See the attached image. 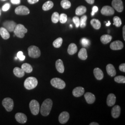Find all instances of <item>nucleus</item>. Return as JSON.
Instances as JSON below:
<instances>
[{
    "label": "nucleus",
    "mask_w": 125,
    "mask_h": 125,
    "mask_svg": "<svg viewBox=\"0 0 125 125\" xmlns=\"http://www.w3.org/2000/svg\"><path fill=\"white\" fill-rule=\"evenodd\" d=\"M52 101L51 99H47L42 103L40 108L41 114L44 116H48L52 107Z\"/></svg>",
    "instance_id": "obj_1"
},
{
    "label": "nucleus",
    "mask_w": 125,
    "mask_h": 125,
    "mask_svg": "<svg viewBox=\"0 0 125 125\" xmlns=\"http://www.w3.org/2000/svg\"><path fill=\"white\" fill-rule=\"evenodd\" d=\"M38 82L37 79L34 77H29L25 80L24 85L26 89L31 90L36 88L38 85Z\"/></svg>",
    "instance_id": "obj_2"
},
{
    "label": "nucleus",
    "mask_w": 125,
    "mask_h": 125,
    "mask_svg": "<svg viewBox=\"0 0 125 125\" xmlns=\"http://www.w3.org/2000/svg\"><path fill=\"white\" fill-rule=\"evenodd\" d=\"M13 31L15 36L20 38H23L25 36V34L27 32V29L24 26L20 24L16 25Z\"/></svg>",
    "instance_id": "obj_3"
},
{
    "label": "nucleus",
    "mask_w": 125,
    "mask_h": 125,
    "mask_svg": "<svg viewBox=\"0 0 125 125\" xmlns=\"http://www.w3.org/2000/svg\"><path fill=\"white\" fill-rule=\"evenodd\" d=\"M28 55L32 58H38L40 56L41 52L40 50L37 46L31 45L28 48Z\"/></svg>",
    "instance_id": "obj_4"
},
{
    "label": "nucleus",
    "mask_w": 125,
    "mask_h": 125,
    "mask_svg": "<svg viewBox=\"0 0 125 125\" xmlns=\"http://www.w3.org/2000/svg\"><path fill=\"white\" fill-rule=\"evenodd\" d=\"M51 84L54 88L58 89H63L65 87V83L63 81L59 78H53L51 80Z\"/></svg>",
    "instance_id": "obj_5"
},
{
    "label": "nucleus",
    "mask_w": 125,
    "mask_h": 125,
    "mask_svg": "<svg viewBox=\"0 0 125 125\" xmlns=\"http://www.w3.org/2000/svg\"><path fill=\"white\" fill-rule=\"evenodd\" d=\"M29 107L31 114L34 115H38L40 110V104L35 100H32L29 103Z\"/></svg>",
    "instance_id": "obj_6"
},
{
    "label": "nucleus",
    "mask_w": 125,
    "mask_h": 125,
    "mask_svg": "<svg viewBox=\"0 0 125 125\" xmlns=\"http://www.w3.org/2000/svg\"><path fill=\"white\" fill-rule=\"evenodd\" d=\"M2 104L8 112H11L13 109L14 103L12 99L9 97L5 98L3 100Z\"/></svg>",
    "instance_id": "obj_7"
},
{
    "label": "nucleus",
    "mask_w": 125,
    "mask_h": 125,
    "mask_svg": "<svg viewBox=\"0 0 125 125\" xmlns=\"http://www.w3.org/2000/svg\"><path fill=\"white\" fill-rule=\"evenodd\" d=\"M16 14L20 15H26L30 13V10L25 6H20L15 9Z\"/></svg>",
    "instance_id": "obj_8"
},
{
    "label": "nucleus",
    "mask_w": 125,
    "mask_h": 125,
    "mask_svg": "<svg viewBox=\"0 0 125 125\" xmlns=\"http://www.w3.org/2000/svg\"><path fill=\"white\" fill-rule=\"evenodd\" d=\"M112 7L118 12H121L124 9L123 2L121 0H113Z\"/></svg>",
    "instance_id": "obj_9"
},
{
    "label": "nucleus",
    "mask_w": 125,
    "mask_h": 125,
    "mask_svg": "<svg viewBox=\"0 0 125 125\" xmlns=\"http://www.w3.org/2000/svg\"><path fill=\"white\" fill-rule=\"evenodd\" d=\"M101 13L105 16H110L112 15L115 13V10L110 6H104L101 9Z\"/></svg>",
    "instance_id": "obj_10"
},
{
    "label": "nucleus",
    "mask_w": 125,
    "mask_h": 125,
    "mask_svg": "<svg viewBox=\"0 0 125 125\" xmlns=\"http://www.w3.org/2000/svg\"><path fill=\"white\" fill-rule=\"evenodd\" d=\"M17 24L12 21H6L3 24V26L8 31H13Z\"/></svg>",
    "instance_id": "obj_11"
},
{
    "label": "nucleus",
    "mask_w": 125,
    "mask_h": 125,
    "mask_svg": "<svg viewBox=\"0 0 125 125\" xmlns=\"http://www.w3.org/2000/svg\"><path fill=\"white\" fill-rule=\"evenodd\" d=\"M124 45L121 41L116 40L113 42L110 45V47L112 50H120L123 48Z\"/></svg>",
    "instance_id": "obj_12"
},
{
    "label": "nucleus",
    "mask_w": 125,
    "mask_h": 125,
    "mask_svg": "<svg viewBox=\"0 0 125 125\" xmlns=\"http://www.w3.org/2000/svg\"><path fill=\"white\" fill-rule=\"evenodd\" d=\"M70 118V115L67 112L64 111L62 112L60 114L59 117H58V120L60 123L61 124H65L69 120Z\"/></svg>",
    "instance_id": "obj_13"
},
{
    "label": "nucleus",
    "mask_w": 125,
    "mask_h": 125,
    "mask_svg": "<svg viewBox=\"0 0 125 125\" xmlns=\"http://www.w3.org/2000/svg\"><path fill=\"white\" fill-rule=\"evenodd\" d=\"M15 118L16 121L20 123L24 124L27 121V117L26 115L22 113H17L15 115Z\"/></svg>",
    "instance_id": "obj_14"
},
{
    "label": "nucleus",
    "mask_w": 125,
    "mask_h": 125,
    "mask_svg": "<svg viewBox=\"0 0 125 125\" xmlns=\"http://www.w3.org/2000/svg\"><path fill=\"white\" fill-rule=\"evenodd\" d=\"M84 91L85 90L82 87H77L73 90L72 94L75 97H79L83 94Z\"/></svg>",
    "instance_id": "obj_15"
},
{
    "label": "nucleus",
    "mask_w": 125,
    "mask_h": 125,
    "mask_svg": "<svg viewBox=\"0 0 125 125\" xmlns=\"http://www.w3.org/2000/svg\"><path fill=\"white\" fill-rule=\"evenodd\" d=\"M116 102V96L114 94H109L107 99V104L109 107L114 106Z\"/></svg>",
    "instance_id": "obj_16"
},
{
    "label": "nucleus",
    "mask_w": 125,
    "mask_h": 125,
    "mask_svg": "<svg viewBox=\"0 0 125 125\" xmlns=\"http://www.w3.org/2000/svg\"><path fill=\"white\" fill-rule=\"evenodd\" d=\"M84 98L87 102L89 104H93L95 101V97L94 94L90 92H87L84 94Z\"/></svg>",
    "instance_id": "obj_17"
},
{
    "label": "nucleus",
    "mask_w": 125,
    "mask_h": 125,
    "mask_svg": "<svg viewBox=\"0 0 125 125\" xmlns=\"http://www.w3.org/2000/svg\"><path fill=\"white\" fill-rule=\"evenodd\" d=\"M94 76L96 79L98 80H102L104 77V74L103 71L99 68H95L93 71Z\"/></svg>",
    "instance_id": "obj_18"
},
{
    "label": "nucleus",
    "mask_w": 125,
    "mask_h": 125,
    "mask_svg": "<svg viewBox=\"0 0 125 125\" xmlns=\"http://www.w3.org/2000/svg\"><path fill=\"white\" fill-rule=\"evenodd\" d=\"M121 114V107L119 105L115 106L112 108L111 115L114 118H118Z\"/></svg>",
    "instance_id": "obj_19"
},
{
    "label": "nucleus",
    "mask_w": 125,
    "mask_h": 125,
    "mask_svg": "<svg viewBox=\"0 0 125 125\" xmlns=\"http://www.w3.org/2000/svg\"><path fill=\"white\" fill-rule=\"evenodd\" d=\"M106 71L107 74L111 76H114L116 75V72L115 69L112 64L109 63L107 64L106 66Z\"/></svg>",
    "instance_id": "obj_20"
},
{
    "label": "nucleus",
    "mask_w": 125,
    "mask_h": 125,
    "mask_svg": "<svg viewBox=\"0 0 125 125\" xmlns=\"http://www.w3.org/2000/svg\"><path fill=\"white\" fill-rule=\"evenodd\" d=\"M56 68L59 73H62L64 71V67L62 60L58 59L56 62Z\"/></svg>",
    "instance_id": "obj_21"
},
{
    "label": "nucleus",
    "mask_w": 125,
    "mask_h": 125,
    "mask_svg": "<svg viewBox=\"0 0 125 125\" xmlns=\"http://www.w3.org/2000/svg\"><path fill=\"white\" fill-rule=\"evenodd\" d=\"M0 35L4 40H8L10 38L9 31L4 27L0 28Z\"/></svg>",
    "instance_id": "obj_22"
},
{
    "label": "nucleus",
    "mask_w": 125,
    "mask_h": 125,
    "mask_svg": "<svg viewBox=\"0 0 125 125\" xmlns=\"http://www.w3.org/2000/svg\"><path fill=\"white\" fill-rule=\"evenodd\" d=\"M68 53L70 55H73L77 52V47L74 43H72L69 45L67 50Z\"/></svg>",
    "instance_id": "obj_23"
},
{
    "label": "nucleus",
    "mask_w": 125,
    "mask_h": 125,
    "mask_svg": "<svg viewBox=\"0 0 125 125\" xmlns=\"http://www.w3.org/2000/svg\"><path fill=\"white\" fill-rule=\"evenodd\" d=\"M78 56L79 58L83 60H85L87 58V52L85 48H82V49H81L78 54Z\"/></svg>",
    "instance_id": "obj_24"
},
{
    "label": "nucleus",
    "mask_w": 125,
    "mask_h": 125,
    "mask_svg": "<svg viewBox=\"0 0 125 125\" xmlns=\"http://www.w3.org/2000/svg\"><path fill=\"white\" fill-rule=\"evenodd\" d=\"M13 74L18 77H22L25 75V72L21 68L19 67H15L13 70Z\"/></svg>",
    "instance_id": "obj_25"
},
{
    "label": "nucleus",
    "mask_w": 125,
    "mask_h": 125,
    "mask_svg": "<svg viewBox=\"0 0 125 125\" xmlns=\"http://www.w3.org/2000/svg\"><path fill=\"white\" fill-rule=\"evenodd\" d=\"M112 39V37L108 34L103 35L100 38V40L103 44H107L109 43Z\"/></svg>",
    "instance_id": "obj_26"
},
{
    "label": "nucleus",
    "mask_w": 125,
    "mask_h": 125,
    "mask_svg": "<svg viewBox=\"0 0 125 125\" xmlns=\"http://www.w3.org/2000/svg\"><path fill=\"white\" fill-rule=\"evenodd\" d=\"M90 23L94 29L98 30L101 27V23L97 19H93L90 21Z\"/></svg>",
    "instance_id": "obj_27"
},
{
    "label": "nucleus",
    "mask_w": 125,
    "mask_h": 125,
    "mask_svg": "<svg viewBox=\"0 0 125 125\" xmlns=\"http://www.w3.org/2000/svg\"><path fill=\"white\" fill-rule=\"evenodd\" d=\"M87 9L85 6H80L76 10V14L77 15H82L86 12Z\"/></svg>",
    "instance_id": "obj_28"
},
{
    "label": "nucleus",
    "mask_w": 125,
    "mask_h": 125,
    "mask_svg": "<svg viewBox=\"0 0 125 125\" xmlns=\"http://www.w3.org/2000/svg\"><path fill=\"white\" fill-rule=\"evenodd\" d=\"M21 69L25 72L31 73L33 69L31 65L27 63H24L21 65Z\"/></svg>",
    "instance_id": "obj_29"
},
{
    "label": "nucleus",
    "mask_w": 125,
    "mask_h": 125,
    "mask_svg": "<svg viewBox=\"0 0 125 125\" xmlns=\"http://www.w3.org/2000/svg\"><path fill=\"white\" fill-rule=\"evenodd\" d=\"M54 4L52 1L49 0L45 2L42 6V9L44 11H48L52 9L53 7Z\"/></svg>",
    "instance_id": "obj_30"
},
{
    "label": "nucleus",
    "mask_w": 125,
    "mask_h": 125,
    "mask_svg": "<svg viewBox=\"0 0 125 125\" xmlns=\"http://www.w3.org/2000/svg\"><path fill=\"white\" fill-rule=\"evenodd\" d=\"M62 38H58L53 42V45L55 48H59L62 45Z\"/></svg>",
    "instance_id": "obj_31"
},
{
    "label": "nucleus",
    "mask_w": 125,
    "mask_h": 125,
    "mask_svg": "<svg viewBox=\"0 0 125 125\" xmlns=\"http://www.w3.org/2000/svg\"><path fill=\"white\" fill-rule=\"evenodd\" d=\"M61 5L64 9H68L71 7V3L68 0H62L61 2Z\"/></svg>",
    "instance_id": "obj_32"
},
{
    "label": "nucleus",
    "mask_w": 125,
    "mask_h": 125,
    "mask_svg": "<svg viewBox=\"0 0 125 125\" xmlns=\"http://www.w3.org/2000/svg\"><path fill=\"white\" fill-rule=\"evenodd\" d=\"M87 16L86 15H83L81 17L80 20V26L81 28H84L86 26V21Z\"/></svg>",
    "instance_id": "obj_33"
},
{
    "label": "nucleus",
    "mask_w": 125,
    "mask_h": 125,
    "mask_svg": "<svg viewBox=\"0 0 125 125\" xmlns=\"http://www.w3.org/2000/svg\"><path fill=\"white\" fill-rule=\"evenodd\" d=\"M114 23L113 24L115 25L116 27H121L122 24V21L121 18L118 16H115L113 18Z\"/></svg>",
    "instance_id": "obj_34"
},
{
    "label": "nucleus",
    "mask_w": 125,
    "mask_h": 125,
    "mask_svg": "<svg viewBox=\"0 0 125 125\" xmlns=\"http://www.w3.org/2000/svg\"><path fill=\"white\" fill-rule=\"evenodd\" d=\"M59 14L58 12H54L52 16V21L54 23H57L59 21Z\"/></svg>",
    "instance_id": "obj_35"
},
{
    "label": "nucleus",
    "mask_w": 125,
    "mask_h": 125,
    "mask_svg": "<svg viewBox=\"0 0 125 125\" xmlns=\"http://www.w3.org/2000/svg\"><path fill=\"white\" fill-rule=\"evenodd\" d=\"M115 81L117 83H125V77L123 76H117L115 78Z\"/></svg>",
    "instance_id": "obj_36"
},
{
    "label": "nucleus",
    "mask_w": 125,
    "mask_h": 125,
    "mask_svg": "<svg viewBox=\"0 0 125 125\" xmlns=\"http://www.w3.org/2000/svg\"><path fill=\"white\" fill-rule=\"evenodd\" d=\"M59 21L62 24H64L67 21V15L65 13H61L59 15Z\"/></svg>",
    "instance_id": "obj_37"
},
{
    "label": "nucleus",
    "mask_w": 125,
    "mask_h": 125,
    "mask_svg": "<svg viewBox=\"0 0 125 125\" xmlns=\"http://www.w3.org/2000/svg\"><path fill=\"white\" fill-rule=\"evenodd\" d=\"M81 43L83 47H85L89 46L90 44L89 40L85 38H83L81 40Z\"/></svg>",
    "instance_id": "obj_38"
},
{
    "label": "nucleus",
    "mask_w": 125,
    "mask_h": 125,
    "mask_svg": "<svg viewBox=\"0 0 125 125\" xmlns=\"http://www.w3.org/2000/svg\"><path fill=\"white\" fill-rule=\"evenodd\" d=\"M73 21L75 24L76 27L78 28L80 26V19L77 16H75L73 18Z\"/></svg>",
    "instance_id": "obj_39"
},
{
    "label": "nucleus",
    "mask_w": 125,
    "mask_h": 125,
    "mask_svg": "<svg viewBox=\"0 0 125 125\" xmlns=\"http://www.w3.org/2000/svg\"><path fill=\"white\" fill-rule=\"evenodd\" d=\"M17 57L19 58L21 61H24L25 59V56L23 55L22 52L20 51L17 54Z\"/></svg>",
    "instance_id": "obj_40"
},
{
    "label": "nucleus",
    "mask_w": 125,
    "mask_h": 125,
    "mask_svg": "<svg viewBox=\"0 0 125 125\" xmlns=\"http://www.w3.org/2000/svg\"><path fill=\"white\" fill-rule=\"evenodd\" d=\"M10 8V4L9 3H7L3 6V7L2 8V10L3 11L6 12V11H7L8 10H9Z\"/></svg>",
    "instance_id": "obj_41"
},
{
    "label": "nucleus",
    "mask_w": 125,
    "mask_h": 125,
    "mask_svg": "<svg viewBox=\"0 0 125 125\" xmlns=\"http://www.w3.org/2000/svg\"><path fill=\"white\" fill-rule=\"evenodd\" d=\"M98 10V8L96 6H94L92 8V13H91V15L93 16L94 15L95 13H96V12H97Z\"/></svg>",
    "instance_id": "obj_42"
},
{
    "label": "nucleus",
    "mask_w": 125,
    "mask_h": 125,
    "mask_svg": "<svg viewBox=\"0 0 125 125\" xmlns=\"http://www.w3.org/2000/svg\"><path fill=\"white\" fill-rule=\"evenodd\" d=\"M119 70L121 71V72H125V63H123L121 64V65L119 66Z\"/></svg>",
    "instance_id": "obj_43"
},
{
    "label": "nucleus",
    "mask_w": 125,
    "mask_h": 125,
    "mask_svg": "<svg viewBox=\"0 0 125 125\" xmlns=\"http://www.w3.org/2000/svg\"><path fill=\"white\" fill-rule=\"evenodd\" d=\"M11 2L13 4H19L21 3V0H11Z\"/></svg>",
    "instance_id": "obj_44"
},
{
    "label": "nucleus",
    "mask_w": 125,
    "mask_h": 125,
    "mask_svg": "<svg viewBox=\"0 0 125 125\" xmlns=\"http://www.w3.org/2000/svg\"><path fill=\"white\" fill-rule=\"evenodd\" d=\"M27 1L29 4H33L38 2L39 1V0H27Z\"/></svg>",
    "instance_id": "obj_45"
},
{
    "label": "nucleus",
    "mask_w": 125,
    "mask_h": 125,
    "mask_svg": "<svg viewBox=\"0 0 125 125\" xmlns=\"http://www.w3.org/2000/svg\"><path fill=\"white\" fill-rule=\"evenodd\" d=\"M85 1L90 4H94V0H85Z\"/></svg>",
    "instance_id": "obj_46"
},
{
    "label": "nucleus",
    "mask_w": 125,
    "mask_h": 125,
    "mask_svg": "<svg viewBox=\"0 0 125 125\" xmlns=\"http://www.w3.org/2000/svg\"><path fill=\"white\" fill-rule=\"evenodd\" d=\"M123 37L124 40H125V26H124L123 27Z\"/></svg>",
    "instance_id": "obj_47"
},
{
    "label": "nucleus",
    "mask_w": 125,
    "mask_h": 125,
    "mask_svg": "<svg viewBox=\"0 0 125 125\" xmlns=\"http://www.w3.org/2000/svg\"><path fill=\"white\" fill-rule=\"evenodd\" d=\"M89 125H99V124L98 123H97V122H91V123H90L89 124Z\"/></svg>",
    "instance_id": "obj_48"
},
{
    "label": "nucleus",
    "mask_w": 125,
    "mask_h": 125,
    "mask_svg": "<svg viewBox=\"0 0 125 125\" xmlns=\"http://www.w3.org/2000/svg\"><path fill=\"white\" fill-rule=\"evenodd\" d=\"M110 24H111V23H110V21H108V22L106 23V26L108 27V26H109L110 25Z\"/></svg>",
    "instance_id": "obj_49"
},
{
    "label": "nucleus",
    "mask_w": 125,
    "mask_h": 125,
    "mask_svg": "<svg viewBox=\"0 0 125 125\" xmlns=\"http://www.w3.org/2000/svg\"><path fill=\"white\" fill-rule=\"evenodd\" d=\"M17 58H17V57H16V58H15V59H17Z\"/></svg>",
    "instance_id": "obj_50"
},
{
    "label": "nucleus",
    "mask_w": 125,
    "mask_h": 125,
    "mask_svg": "<svg viewBox=\"0 0 125 125\" xmlns=\"http://www.w3.org/2000/svg\"><path fill=\"white\" fill-rule=\"evenodd\" d=\"M3 0V1H4V0Z\"/></svg>",
    "instance_id": "obj_51"
},
{
    "label": "nucleus",
    "mask_w": 125,
    "mask_h": 125,
    "mask_svg": "<svg viewBox=\"0 0 125 125\" xmlns=\"http://www.w3.org/2000/svg\"></svg>",
    "instance_id": "obj_52"
}]
</instances>
